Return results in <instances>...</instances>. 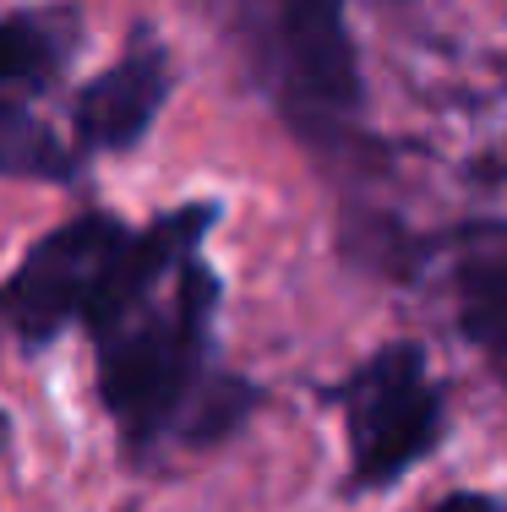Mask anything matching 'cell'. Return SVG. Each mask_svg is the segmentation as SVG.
I'll return each instance as SVG.
<instances>
[{
    "label": "cell",
    "instance_id": "9c48e42d",
    "mask_svg": "<svg viewBox=\"0 0 507 512\" xmlns=\"http://www.w3.org/2000/svg\"><path fill=\"white\" fill-rule=\"evenodd\" d=\"M437 512H502V507H497V496H486V491H458L448 502H437Z\"/></svg>",
    "mask_w": 507,
    "mask_h": 512
},
{
    "label": "cell",
    "instance_id": "30bf717a",
    "mask_svg": "<svg viewBox=\"0 0 507 512\" xmlns=\"http://www.w3.org/2000/svg\"><path fill=\"white\" fill-rule=\"evenodd\" d=\"M6 442H11V420H6V409H0V453H6Z\"/></svg>",
    "mask_w": 507,
    "mask_h": 512
},
{
    "label": "cell",
    "instance_id": "5b68a950",
    "mask_svg": "<svg viewBox=\"0 0 507 512\" xmlns=\"http://www.w3.org/2000/svg\"><path fill=\"white\" fill-rule=\"evenodd\" d=\"M164 99H169V50L153 39H137L110 71H99L71 99V126H77L82 148L126 153L153 131Z\"/></svg>",
    "mask_w": 507,
    "mask_h": 512
},
{
    "label": "cell",
    "instance_id": "3957f363",
    "mask_svg": "<svg viewBox=\"0 0 507 512\" xmlns=\"http://www.w3.org/2000/svg\"><path fill=\"white\" fill-rule=\"evenodd\" d=\"M338 404H344L355 491L393 485L409 463H420L442 442V393L431 382L426 349L409 338L382 344L338 387Z\"/></svg>",
    "mask_w": 507,
    "mask_h": 512
},
{
    "label": "cell",
    "instance_id": "ba28073f",
    "mask_svg": "<svg viewBox=\"0 0 507 512\" xmlns=\"http://www.w3.org/2000/svg\"><path fill=\"white\" fill-rule=\"evenodd\" d=\"M464 327L475 333V344L486 349L491 360L502 355V311H507V289H502V256H480V262H464Z\"/></svg>",
    "mask_w": 507,
    "mask_h": 512
},
{
    "label": "cell",
    "instance_id": "8992f818",
    "mask_svg": "<svg viewBox=\"0 0 507 512\" xmlns=\"http://www.w3.org/2000/svg\"><path fill=\"white\" fill-rule=\"evenodd\" d=\"M77 55V11H6L0 17V93L50 88Z\"/></svg>",
    "mask_w": 507,
    "mask_h": 512
},
{
    "label": "cell",
    "instance_id": "6da1fadb",
    "mask_svg": "<svg viewBox=\"0 0 507 512\" xmlns=\"http://www.w3.org/2000/svg\"><path fill=\"white\" fill-rule=\"evenodd\" d=\"M213 218V202H186L142 224L126 278L88 316L99 398L131 453L219 442L257 404L251 382H235L213 365L219 278L202 262Z\"/></svg>",
    "mask_w": 507,
    "mask_h": 512
},
{
    "label": "cell",
    "instance_id": "277c9868",
    "mask_svg": "<svg viewBox=\"0 0 507 512\" xmlns=\"http://www.w3.org/2000/svg\"><path fill=\"white\" fill-rule=\"evenodd\" d=\"M126 240L131 224H120L115 213H82L50 229L0 284V322L33 349L60 338L71 322L82 327L110 289Z\"/></svg>",
    "mask_w": 507,
    "mask_h": 512
},
{
    "label": "cell",
    "instance_id": "7a4b0ae2",
    "mask_svg": "<svg viewBox=\"0 0 507 512\" xmlns=\"http://www.w3.org/2000/svg\"><path fill=\"white\" fill-rule=\"evenodd\" d=\"M349 0H240L246 55L306 148H344L366 115Z\"/></svg>",
    "mask_w": 507,
    "mask_h": 512
},
{
    "label": "cell",
    "instance_id": "52a82bcc",
    "mask_svg": "<svg viewBox=\"0 0 507 512\" xmlns=\"http://www.w3.org/2000/svg\"><path fill=\"white\" fill-rule=\"evenodd\" d=\"M82 158L44 126L22 99L0 93V175L11 180H44V186H71Z\"/></svg>",
    "mask_w": 507,
    "mask_h": 512
}]
</instances>
